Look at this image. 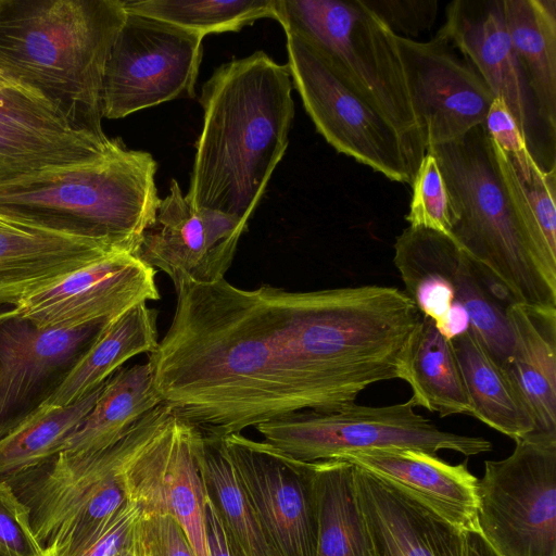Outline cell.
<instances>
[{
	"mask_svg": "<svg viewBox=\"0 0 556 556\" xmlns=\"http://www.w3.org/2000/svg\"><path fill=\"white\" fill-rule=\"evenodd\" d=\"M149 354L163 403L207 437L302 412H333L399 379L421 313L404 291L366 285L252 290L179 282Z\"/></svg>",
	"mask_w": 556,
	"mask_h": 556,
	"instance_id": "6da1fadb",
	"label": "cell"
},
{
	"mask_svg": "<svg viewBox=\"0 0 556 556\" xmlns=\"http://www.w3.org/2000/svg\"><path fill=\"white\" fill-rule=\"evenodd\" d=\"M292 86L288 65L264 51L222 64L203 84V126L185 195L194 208L249 222L289 143Z\"/></svg>",
	"mask_w": 556,
	"mask_h": 556,
	"instance_id": "7a4b0ae2",
	"label": "cell"
},
{
	"mask_svg": "<svg viewBox=\"0 0 556 556\" xmlns=\"http://www.w3.org/2000/svg\"><path fill=\"white\" fill-rule=\"evenodd\" d=\"M427 152L435 157L448 191L451 238L514 302L556 308V253L542 235L511 161L484 125Z\"/></svg>",
	"mask_w": 556,
	"mask_h": 556,
	"instance_id": "3957f363",
	"label": "cell"
},
{
	"mask_svg": "<svg viewBox=\"0 0 556 556\" xmlns=\"http://www.w3.org/2000/svg\"><path fill=\"white\" fill-rule=\"evenodd\" d=\"M123 0H0V62L77 132L102 130L106 61Z\"/></svg>",
	"mask_w": 556,
	"mask_h": 556,
	"instance_id": "277c9868",
	"label": "cell"
},
{
	"mask_svg": "<svg viewBox=\"0 0 556 556\" xmlns=\"http://www.w3.org/2000/svg\"><path fill=\"white\" fill-rule=\"evenodd\" d=\"M157 163L119 139L103 156L0 185V216L135 253L160 203Z\"/></svg>",
	"mask_w": 556,
	"mask_h": 556,
	"instance_id": "5b68a950",
	"label": "cell"
},
{
	"mask_svg": "<svg viewBox=\"0 0 556 556\" xmlns=\"http://www.w3.org/2000/svg\"><path fill=\"white\" fill-rule=\"evenodd\" d=\"M393 263L406 295L445 339L470 331L504 372L513 353L506 308L514 301L495 279L450 236L421 227L396 237Z\"/></svg>",
	"mask_w": 556,
	"mask_h": 556,
	"instance_id": "8992f818",
	"label": "cell"
},
{
	"mask_svg": "<svg viewBox=\"0 0 556 556\" xmlns=\"http://www.w3.org/2000/svg\"><path fill=\"white\" fill-rule=\"evenodd\" d=\"M286 34L307 40L397 129L416 157L426 154L396 36L362 0H276Z\"/></svg>",
	"mask_w": 556,
	"mask_h": 556,
	"instance_id": "52a82bcc",
	"label": "cell"
},
{
	"mask_svg": "<svg viewBox=\"0 0 556 556\" xmlns=\"http://www.w3.org/2000/svg\"><path fill=\"white\" fill-rule=\"evenodd\" d=\"M156 409L157 406L102 451L61 452L49 463L9 482L30 509L42 556L77 544L128 502L124 471L149 432Z\"/></svg>",
	"mask_w": 556,
	"mask_h": 556,
	"instance_id": "ba28073f",
	"label": "cell"
},
{
	"mask_svg": "<svg viewBox=\"0 0 556 556\" xmlns=\"http://www.w3.org/2000/svg\"><path fill=\"white\" fill-rule=\"evenodd\" d=\"M415 407L412 399L378 407L354 403L333 412L295 413L255 429L264 442L307 463L378 448H414L430 454L450 450L465 456L492 450L491 442L482 437L441 430Z\"/></svg>",
	"mask_w": 556,
	"mask_h": 556,
	"instance_id": "9c48e42d",
	"label": "cell"
},
{
	"mask_svg": "<svg viewBox=\"0 0 556 556\" xmlns=\"http://www.w3.org/2000/svg\"><path fill=\"white\" fill-rule=\"evenodd\" d=\"M286 35L292 84L317 131L337 152L412 185L420 162L392 123L307 40Z\"/></svg>",
	"mask_w": 556,
	"mask_h": 556,
	"instance_id": "30bf717a",
	"label": "cell"
},
{
	"mask_svg": "<svg viewBox=\"0 0 556 556\" xmlns=\"http://www.w3.org/2000/svg\"><path fill=\"white\" fill-rule=\"evenodd\" d=\"M484 463L477 527L500 556H556V442L515 440Z\"/></svg>",
	"mask_w": 556,
	"mask_h": 556,
	"instance_id": "8fae6325",
	"label": "cell"
},
{
	"mask_svg": "<svg viewBox=\"0 0 556 556\" xmlns=\"http://www.w3.org/2000/svg\"><path fill=\"white\" fill-rule=\"evenodd\" d=\"M203 38L198 31L127 12L105 65L103 117L123 118L175 99L193 98Z\"/></svg>",
	"mask_w": 556,
	"mask_h": 556,
	"instance_id": "7c38bea8",
	"label": "cell"
},
{
	"mask_svg": "<svg viewBox=\"0 0 556 556\" xmlns=\"http://www.w3.org/2000/svg\"><path fill=\"white\" fill-rule=\"evenodd\" d=\"M199 430L162 403L124 471L128 501L144 515L174 518L195 556H208L207 486L197 457Z\"/></svg>",
	"mask_w": 556,
	"mask_h": 556,
	"instance_id": "4fadbf2b",
	"label": "cell"
},
{
	"mask_svg": "<svg viewBox=\"0 0 556 556\" xmlns=\"http://www.w3.org/2000/svg\"><path fill=\"white\" fill-rule=\"evenodd\" d=\"M218 438L276 555L316 556L315 462L294 459L241 432Z\"/></svg>",
	"mask_w": 556,
	"mask_h": 556,
	"instance_id": "5bb4252c",
	"label": "cell"
},
{
	"mask_svg": "<svg viewBox=\"0 0 556 556\" xmlns=\"http://www.w3.org/2000/svg\"><path fill=\"white\" fill-rule=\"evenodd\" d=\"M396 41L426 151L484 123L494 96L444 36L437 33L429 41L396 36Z\"/></svg>",
	"mask_w": 556,
	"mask_h": 556,
	"instance_id": "9a60e30c",
	"label": "cell"
},
{
	"mask_svg": "<svg viewBox=\"0 0 556 556\" xmlns=\"http://www.w3.org/2000/svg\"><path fill=\"white\" fill-rule=\"evenodd\" d=\"M248 223L218 211L194 208L173 179L136 255L155 270H163L174 286L182 281L217 282L231 266Z\"/></svg>",
	"mask_w": 556,
	"mask_h": 556,
	"instance_id": "2e32d148",
	"label": "cell"
},
{
	"mask_svg": "<svg viewBox=\"0 0 556 556\" xmlns=\"http://www.w3.org/2000/svg\"><path fill=\"white\" fill-rule=\"evenodd\" d=\"M156 270L135 253L115 252L11 307L38 328L74 329L109 323L159 300Z\"/></svg>",
	"mask_w": 556,
	"mask_h": 556,
	"instance_id": "e0dca14e",
	"label": "cell"
},
{
	"mask_svg": "<svg viewBox=\"0 0 556 556\" xmlns=\"http://www.w3.org/2000/svg\"><path fill=\"white\" fill-rule=\"evenodd\" d=\"M104 324L38 328L0 308V434L52 393Z\"/></svg>",
	"mask_w": 556,
	"mask_h": 556,
	"instance_id": "ac0fdd59",
	"label": "cell"
},
{
	"mask_svg": "<svg viewBox=\"0 0 556 556\" xmlns=\"http://www.w3.org/2000/svg\"><path fill=\"white\" fill-rule=\"evenodd\" d=\"M445 16V23L438 33L472 64L494 98L503 99L535 160L540 129L549 136L538 116L517 61L502 0L452 1ZM549 140L554 143L551 137Z\"/></svg>",
	"mask_w": 556,
	"mask_h": 556,
	"instance_id": "d6986e66",
	"label": "cell"
},
{
	"mask_svg": "<svg viewBox=\"0 0 556 556\" xmlns=\"http://www.w3.org/2000/svg\"><path fill=\"white\" fill-rule=\"evenodd\" d=\"M355 485L371 556H464L463 530L420 498L357 466Z\"/></svg>",
	"mask_w": 556,
	"mask_h": 556,
	"instance_id": "ffe728a7",
	"label": "cell"
},
{
	"mask_svg": "<svg viewBox=\"0 0 556 556\" xmlns=\"http://www.w3.org/2000/svg\"><path fill=\"white\" fill-rule=\"evenodd\" d=\"M115 252L126 251L98 240L12 222L0 228V308L13 307Z\"/></svg>",
	"mask_w": 556,
	"mask_h": 556,
	"instance_id": "44dd1931",
	"label": "cell"
},
{
	"mask_svg": "<svg viewBox=\"0 0 556 556\" xmlns=\"http://www.w3.org/2000/svg\"><path fill=\"white\" fill-rule=\"evenodd\" d=\"M338 459L409 492L463 531L478 529V478L467 460L451 465L437 454L414 448L352 452Z\"/></svg>",
	"mask_w": 556,
	"mask_h": 556,
	"instance_id": "7402d4cb",
	"label": "cell"
},
{
	"mask_svg": "<svg viewBox=\"0 0 556 556\" xmlns=\"http://www.w3.org/2000/svg\"><path fill=\"white\" fill-rule=\"evenodd\" d=\"M506 314L513 353L504 374L533 416L528 437L556 442V308L513 302Z\"/></svg>",
	"mask_w": 556,
	"mask_h": 556,
	"instance_id": "603a6c76",
	"label": "cell"
},
{
	"mask_svg": "<svg viewBox=\"0 0 556 556\" xmlns=\"http://www.w3.org/2000/svg\"><path fill=\"white\" fill-rule=\"evenodd\" d=\"M157 312L141 303L105 323L64 378L42 402L68 406L103 384L134 356L159 345Z\"/></svg>",
	"mask_w": 556,
	"mask_h": 556,
	"instance_id": "cb8c5ba5",
	"label": "cell"
},
{
	"mask_svg": "<svg viewBox=\"0 0 556 556\" xmlns=\"http://www.w3.org/2000/svg\"><path fill=\"white\" fill-rule=\"evenodd\" d=\"M506 28L538 116L555 141L556 1L502 0Z\"/></svg>",
	"mask_w": 556,
	"mask_h": 556,
	"instance_id": "d4e9b609",
	"label": "cell"
},
{
	"mask_svg": "<svg viewBox=\"0 0 556 556\" xmlns=\"http://www.w3.org/2000/svg\"><path fill=\"white\" fill-rule=\"evenodd\" d=\"M162 403L149 362L122 367L104 382L92 409L65 441L62 452L102 451Z\"/></svg>",
	"mask_w": 556,
	"mask_h": 556,
	"instance_id": "484cf974",
	"label": "cell"
},
{
	"mask_svg": "<svg viewBox=\"0 0 556 556\" xmlns=\"http://www.w3.org/2000/svg\"><path fill=\"white\" fill-rule=\"evenodd\" d=\"M399 379L410 386V399L416 406L435 412L441 417L456 414L472 416L452 344L427 316H421L410 338Z\"/></svg>",
	"mask_w": 556,
	"mask_h": 556,
	"instance_id": "4316f807",
	"label": "cell"
},
{
	"mask_svg": "<svg viewBox=\"0 0 556 556\" xmlns=\"http://www.w3.org/2000/svg\"><path fill=\"white\" fill-rule=\"evenodd\" d=\"M468 393L472 416L514 439L533 433V416L503 370L468 331L450 341Z\"/></svg>",
	"mask_w": 556,
	"mask_h": 556,
	"instance_id": "83f0119b",
	"label": "cell"
},
{
	"mask_svg": "<svg viewBox=\"0 0 556 556\" xmlns=\"http://www.w3.org/2000/svg\"><path fill=\"white\" fill-rule=\"evenodd\" d=\"M104 383L68 406L41 403L0 434V481L11 482L49 463L63 450L96 404Z\"/></svg>",
	"mask_w": 556,
	"mask_h": 556,
	"instance_id": "f1b7e54d",
	"label": "cell"
},
{
	"mask_svg": "<svg viewBox=\"0 0 556 556\" xmlns=\"http://www.w3.org/2000/svg\"><path fill=\"white\" fill-rule=\"evenodd\" d=\"M318 533L316 556H371L359 507L355 466L345 459L315 462Z\"/></svg>",
	"mask_w": 556,
	"mask_h": 556,
	"instance_id": "f546056e",
	"label": "cell"
},
{
	"mask_svg": "<svg viewBox=\"0 0 556 556\" xmlns=\"http://www.w3.org/2000/svg\"><path fill=\"white\" fill-rule=\"evenodd\" d=\"M197 457L235 556H277L240 485L220 438L207 437L199 431Z\"/></svg>",
	"mask_w": 556,
	"mask_h": 556,
	"instance_id": "4dcf8cb0",
	"label": "cell"
},
{
	"mask_svg": "<svg viewBox=\"0 0 556 556\" xmlns=\"http://www.w3.org/2000/svg\"><path fill=\"white\" fill-rule=\"evenodd\" d=\"M116 139L87 135L48 137L0 128V185L35 173L94 161Z\"/></svg>",
	"mask_w": 556,
	"mask_h": 556,
	"instance_id": "1f68e13d",
	"label": "cell"
},
{
	"mask_svg": "<svg viewBox=\"0 0 556 556\" xmlns=\"http://www.w3.org/2000/svg\"><path fill=\"white\" fill-rule=\"evenodd\" d=\"M125 10L164 21L203 36L239 31L264 17L275 20L276 0H123Z\"/></svg>",
	"mask_w": 556,
	"mask_h": 556,
	"instance_id": "d6a6232c",
	"label": "cell"
},
{
	"mask_svg": "<svg viewBox=\"0 0 556 556\" xmlns=\"http://www.w3.org/2000/svg\"><path fill=\"white\" fill-rule=\"evenodd\" d=\"M413 197L405 216L410 227L431 229L451 237L452 206L435 157L426 153L412 182Z\"/></svg>",
	"mask_w": 556,
	"mask_h": 556,
	"instance_id": "836d02e7",
	"label": "cell"
},
{
	"mask_svg": "<svg viewBox=\"0 0 556 556\" xmlns=\"http://www.w3.org/2000/svg\"><path fill=\"white\" fill-rule=\"evenodd\" d=\"M0 128L48 137L87 135L74 131L45 100L11 89L0 90Z\"/></svg>",
	"mask_w": 556,
	"mask_h": 556,
	"instance_id": "e575fe53",
	"label": "cell"
},
{
	"mask_svg": "<svg viewBox=\"0 0 556 556\" xmlns=\"http://www.w3.org/2000/svg\"><path fill=\"white\" fill-rule=\"evenodd\" d=\"M30 522V509L13 486L0 481V556H42Z\"/></svg>",
	"mask_w": 556,
	"mask_h": 556,
	"instance_id": "d590c367",
	"label": "cell"
},
{
	"mask_svg": "<svg viewBox=\"0 0 556 556\" xmlns=\"http://www.w3.org/2000/svg\"><path fill=\"white\" fill-rule=\"evenodd\" d=\"M141 508L128 501L90 535L49 556H117L131 547Z\"/></svg>",
	"mask_w": 556,
	"mask_h": 556,
	"instance_id": "8d00e7d4",
	"label": "cell"
},
{
	"mask_svg": "<svg viewBox=\"0 0 556 556\" xmlns=\"http://www.w3.org/2000/svg\"><path fill=\"white\" fill-rule=\"evenodd\" d=\"M130 551L134 556H195L182 529L168 515L141 514Z\"/></svg>",
	"mask_w": 556,
	"mask_h": 556,
	"instance_id": "74e56055",
	"label": "cell"
},
{
	"mask_svg": "<svg viewBox=\"0 0 556 556\" xmlns=\"http://www.w3.org/2000/svg\"><path fill=\"white\" fill-rule=\"evenodd\" d=\"M396 36L415 40L428 31L438 14L437 0H362Z\"/></svg>",
	"mask_w": 556,
	"mask_h": 556,
	"instance_id": "f35d334b",
	"label": "cell"
},
{
	"mask_svg": "<svg viewBox=\"0 0 556 556\" xmlns=\"http://www.w3.org/2000/svg\"><path fill=\"white\" fill-rule=\"evenodd\" d=\"M483 125L495 144L509 157L521 180L529 179L532 172L541 167L503 99L494 98Z\"/></svg>",
	"mask_w": 556,
	"mask_h": 556,
	"instance_id": "ab89813d",
	"label": "cell"
},
{
	"mask_svg": "<svg viewBox=\"0 0 556 556\" xmlns=\"http://www.w3.org/2000/svg\"><path fill=\"white\" fill-rule=\"evenodd\" d=\"M556 167L544 170L539 167L527 180H521L530 210L552 252L556 253Z\"/></svg>",
	"mask_w": 556,
	"mask_h": 556,
	"instance_id": "60d3db41",
	"label": "cell"
},
{
	"mask_svg": "<svg viewBox=\"0 0 556 556\" xmlns=\"http://www.w3.org/2000/svg\"><path fill=\"white\" fill-rule=\"evenodd\" d=\"M205 522L208 556H235L230 539L210 493L206 500Z\"/></svg>",
	"mask_w": 556,
	"mask_h": 556,
	"instance_id": "b9f144b4",
	"label": "cell"
},
{
	"mask_svg": "<svg viewBox=\"0 0 556 556\" xmlns=\"http://www.w3.org/2000/svg\"><path fill=\"white\" fill-rule=\"evenodd\" d=\"M464 556H500L478 529L463 531Z\"/></svg>",
	"mask_w": 556,
	"mask_h": 556,
	"instance_id": "7bdbcfd3",
	"label": "cell"
},
{
	"mask_svg": "<svg viewBox=\"0 0 556 556\" xmlns=\"http://www.w3.org/2000/svg\"><path fill=\"white\" fill-rule=\"evenodd\" d=\"M10 89L18 90L29 96L40 98L34 94L31 91H29L26 87H24L0 62V90Z\"/></svg>",
	"mask_w": 556,
	"mask_h": 556,
	"instance_id": "ee69618b",
	"label": "cell"
},
{
	"mask_svg": "<svg viewBox=\"0 0 556 556\" xmlns=\"http://www.w3.org/2000/svg\"><path fill=\"white\" fill-rule=\"evenodd\" d=\"M13 220L7 219L5 217L0 216V228L11 224Z\"/></svg>",
	"mask_w": 556,
	"mask_h": 556,
	"instance_id": "f6af8a7d",
	"label": "cell"
},
{
	"mask_svg": "<svg viewBox=\"0 0 556 556\" xmlns=\"http://www.w3.org/2000/svg\"><path fill=\"white\" fill-rule=\"evenodd\" d=\"M117 556H134V554L131 553L130 548L128 549H125L119 555Z\"/></svg>",
	"mask_w": 556,
	"mask_h": 556,
	"instance_id": "bcb514c9",
	"label": "cell"
}]
</instances>
